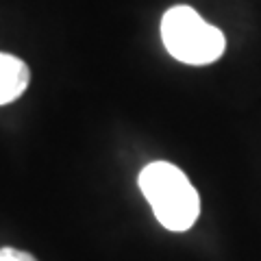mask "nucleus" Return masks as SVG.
Listing matches in <instances>:
<instances>
[{
	"mask_svg": "<svg viewBox=\"0 0 261 261\" xmlns=\"http://www.w3.org/2000/svg\"><path fill=\"white\" fill-rule=\"evenodd\" d=\"M140 190L154 218L168 231L192 228L200 214V198L181 168L168 161H152L140 172Z\"/></svg>",
	"mask_w": 261,
	"mask_h": 261,
	"instance_id": "obj_1",
	"label": "nucleus"
},
{
	"mask_svg": "<svg viewBox=\"0 0 261 261\" xmlns=\"http://www.w3.org/2000/svg\"><path fill=\"white\" fill-rule=\"evenodd\" d=\"M161 39L166 50L176 61L190 65H207L224 55L226 39L222 31L202 20L198 11L187 5H176L163 13Z\"/></svg>",
	"mask_w": 261,
	"mask_h": 261,
	"instance_id": "obj_2",
	"label": "nucleus"
},
{
	"mask_svg": "<svg viewBox=\"0 0 261 261\" xmlns=\"http://www.w3.org/2000/svg\"><path fill=\"white\" fill-rule=\"evenodd\" d=\"M31 72L22 59L0 53V107L20 98L29 87Z\"/></svg>",
	"mask_w": 261,
	"mask_h": 261,
	"instance_id": "obj_3",
	"label": "nucleus"
},
{
	"mask_svg": "<svg viewBox=\"0 0 261 261\" xmlns=\"http://www.w3.org/2000/svg\"><path fill=\"white\" fill-rule=\"evenodd\" d=\"M0 261H37V259L27 250L7 246V248H0Z\"/></svg>",
	"mask_w": 261,
	"mask_h": 261,
	"instance_id": "obj_4",
	"label": "nucleus"
}]
</instances>
